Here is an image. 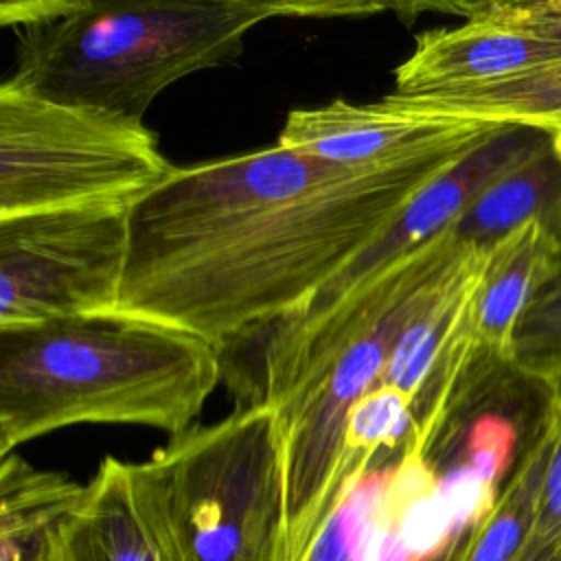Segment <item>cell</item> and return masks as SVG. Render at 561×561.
Returning <instances> with one entry per match:
<instances>
[{"label": "cell", "instance_id": "ba28073f", "mask_svg": "<svg viewBox=\"0 0 561 561\" xmlns=\"http://www.w3.org/2000/svg\"><path fill=\"white\" fill-rule=\"evenodd\" d=\"M495 134L460 121L414 114L383 96L373 103L335 99L291 110L276 142L340 167L394 169L467 156Z\"/></svg>", "mask_w": 561, "mask_h": 561}, {"label": "cell", "instance_id": "3957f363", "mask_svg": "<svg viewBox=\"0 0 561 561\" xmlns=\"http://www.w3.org/2000/svg\"><path fill=\"white\" fill-rule=\"evenodd\" d=\"M219 377L210 342L123 309L0 329V456L83 423L180 436Z\"/></svg>", "mask_w": 561, "mask_h": 561}, {"label": "cell", "instance_id": "9c48e42d", "mask_svg": "<svg viewBox=\"0 0 561 561\" xmlns=\"http://www.w3.org/2000/svg\"><path fill=\"white\" fill-rule=\"evenodd\" d=\"M548 142L546 134L526 127H508L491 136L458 167L430 184L381 241L348 265L298 313L274 324L267 333H294L324 316L357 287L454 226L489 184Z\"/></svg>", "mask_w": 561, "mask_h": 561}, {"label": "cell", "instance_id": "8992f818", "mask_svg": "<svg viewBox=\"0 0 561 561\" xmlns=\"http://www.w3.org/2000/svg\"><path fill=\"white\" fill-rule=\"evenodd\" d=\"M173 171L145 123L0 83V219L131 210Z\"/></svg>", "mask_w": 561, "mask_h": 561}, {"label": "cell", "instance_id": "44dd1931", "mask_svg": "<svg viewBox=\"0 0 561 561\" xmlns=\"http://www.w3.org/2000/svg\"><path fill=\"white\" fill-rule=\"evenodd\" d=\"M541 219L546 221L548 230L554 234V239H557L559 245H561V195H559V199L548 208V213H546Z\"/></svg>", "mask_w": 561, "mask_h": 561}, {"label": "cell", "instance_id": "2e32d148", "mask_svg": "<svg viewBox=\"0 0 561 561\" xmlns=\"http://www.w3.org/2000/svg\"><path fill=\"white\" fill-rule=\"evenodd\" d=\"M386 482L364 478L335 513L307 561H379V502Z\"/></svg>", "mask_w": 561, "mask_h": 561}, {"label": "cell", "instance_id": "7c38bea8", "mask_svg": "<svg viewBox=\"0 0 561 561\" xmlns=\"http://www.w3.org/2000/svg\"><path fill=\"white\" fill-rule=\"evenodd\" d=\"M561 245L541 217L515 228L486 250L473 296L471 333L476 364L462 397L476 394L502 370H513L517 327L559 265Z\"/></svg>", "mask_w": 561, "mask_h": 561}, {"label": "cell", "instance_id": "7a4b0ae2", "mask_svg": "<svg viewBox=\"0 0 561 561\" xmlns=\"http://www.w3.org/2000/svg\"><path fill=\"white\" fill-rule=\"evenodd\" d=\"M473 245L449 226L311 324L267 333L250 403H267L276 421L285 484L278 561H307L355 491L342 480L348 414L379 383L412 316Z\"/></svg>", "mask_w": 561, "mask_h": 561}, {"label": "cell", "instance_id": "5bb4252c", "mask_svg": "<svg viewBox=\"0 0 561 561\" xmlns=\"http://www.w3.org/2000/svg\"><path fill=\"white\" fill-rule=\"evenodd\" d=\"M85 484L28 465L15 451L0 462V561H55L64 522Z\"/></svg>", "mask_w": 561, "mask_h": 561}, {"label": "cell", "instance_id": "52a82bcc", "mask_svg": "<svg viewBox=\"0 0 561 561\" xmlns=\"http://www.w3.org/2000/svg\"><path fill=\"white\" fill-rule=\"evenodd\" d=\"M129 210L0 219V329L118 309Z\"/></svg>", "mask_w": 561, "mask_h": 561}, {"label": "cell", "instance_id": "277c9868", "mask_svg": "<svg viewBox=\"0 0 561 561\" xmlns=\"http://www.w3.org/2000/svg\"><path fill=\"white\" fill-rule=\"evenodd\" d=\"M272 18H298V2H2L0 22L15 31L4 81L142 123L171 83L234 61L248 33Z\"/></svg>", "mask_w": 561, "mask_h": 561}, {"label": "cell", "instance_id": "6da1fadb", "mask_svg": "<svg viewBox=\"0 0 561 561\" xmlns=\"http://www.w3.org/2000/svg\"><path fill=\"white\" fill-rule=\"evenodd\" d=\"M467 156L353 169L274 142L175 167L129 210L118 309L224 351L298 313Z\"/></svg>", "mask_w": 561, "mask_h": 561}, {"label": "cell", "instance_id": "5b68a950", "mask_svg": "<svg viewBox=\"0 0 561 561\" xmlns=\"http://www.w3.org/2000/svg\"><path fill=\"white\" fill-rule=\"evenodd\" d=\"M145 462L180 561H278L285 484L267 403L195 423Z\"/></svg>", "mask_w": 561, "mask_h": 561}, {"label": "cell", "instance_id": "e0dca14e", "mask_svg": "<svg viewBox=\"0 0 561 561\" xmlns=\"http://www.w3.org/2000/svg\"><path fill=\"white\" fill-rule=\"evenodd\" d=\"M557 359H561V254L554 274L537 291L517 327L513 370L530 379Z\"/></svg>", "mask_w": 561, "mask_h": 561}, {"label": "cell", "instance_id": "4fadbf2b", "mask_svg": "<svg viewBox=\"0 0 561 561\" xmlns=\"http://www.w3.org/2000/svg\"><path fill=\"white\" fill-rule=\"evenodd\" d=\"M386 96L408 112L460 121L491 131L508 127L541 131L561 158V61L458 94L432 99Z\"/></svg>", "mask_w": 561, "mask_h": 561}, {"label": "cell", "instance_id": "ac0fdd59", "mask_svg": "<svg viewBox=\"0 0 561 561\" xmlns=\"http://www.w3.org/2000/svg\"><path fill=\"white\" fill-rule=\"evenodd\" d=\"M440 11L456 13L462 20L530 33L543 39L561 42V0H491V2H456L436 4Z\"/></svg>", "mask_w": 561, "mask_h": 561}, {"label": "cell", "instance_id": "9a60e30c", "mask_svg": "<svg viewBox=\"0 0 561 561\" xmlns=\"http://www.w3.org/2000/svg\"><path fill=\"white\" fill-rule=\"evenodd\" d=\"M559 195L561 158L548 142L489 184L454 224V230L469 243L491 248L526 221L543 217Z\"/></svg>", "mask_w": 561, "mask_h": 561}, {"label": "cell", "instance_id": "ffe728a7", "mask_svg": "<svg viewBox=\"0 0 561 561\" xmlns=\"http://www.w3.org/2000/svg\"><path fill=\"white\" fill-rule=\"evenodd\" d=\"M528 381L537 383L543 390L546 401L552 403L561 412V359L543 366Z\"/></svg>", "mask_w": 561, "mask_h": 561}, {"label": "cell", "instance_id": "30bf717a", "mask_svg": "<svg viewBox=\"0 0 561 561\" xmlns=\"http://www.w3.org/2000/svg\"><path fill=\"white\" fill-rule=\"evenodd\" d=\"M55 561H180L147 462L101 460L59 530Z\"/></svg>", "mask_w": 561, "mask_h": 561}, {"label": "cell", "instance_id": "8fae6325", "mask_svg": "<svg viewBox=\"0 0 561 561\" xmlns=\"http://www.w3.org/2000/svg\"><path fill=\"white\" fill-rule=\"evenodd\" d=\"M561 61V42L462 20L425 31L394 68L399 99H432L482 88Z\"/></svg>", "mask_w": 561, "mask_h": 561}, {"label": "cell", "instance_id": "d6986e66", "mask_svg": "<svg viewBox=\"0 0 561 561\" xmlns=\"http://www.w3.org/2000/svg\"><path fill=\"white\" fill-rule=\"evenodd\" d=\"M548 405L552 410V445L537 497L530 539L561 550V412L552 403Z\"/></svg>", "mask_w": 561, "mask_h": 561}]
</instances>
